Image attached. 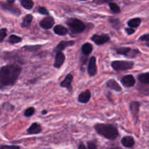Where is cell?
Instances as JSON below:
<instances>
[{
    "label": "cell",
    "mask_w": 149,
    "mask_h": 149,
    "mask_svg": "<svg viewBox=\"0 0 149 149\" xmlns=\"http://www.w3.org/2000/svg\"><path fill=\"white\" fill-rule=\"evenodd\" d=\"M121 143H122V146H123L124 147L127 148H133V146H135V143L133 137L130 136V135L123 137V138H122V140H121Z\"/></svg>",
    "instance_id": "cell-15"
},
{
    "label": "cell",
    "mask_w": 149,
    "mask_h": 149,
    "mask_svg": "<svg viewBox=\"0 0 149 149\" xmlns=\"http://www.w3.org/2000/svg\"><path fill=\"white\" fill-rule=\"evenodd\" d=\"M0 7L5 11L9 12L11 14L15 15H20V10L17 8V7L14 6L13 4H10V3H2L0 2Z\"/></svg>",
    "instance_id": "cell-6"
},
{
    "label": "cell",
    "mask_w": 149,
    "mask_h": 149,
    "mask_svg": "<svg viewBox=\"0 0 149 149\" xmlns=\"http://www.w3.org/2000/svg\"><path fill=\"white\" fill-rule=\"evenodd\" d=\"M42 131V126L39 124L34 122L32 124L29 129L27 130V133L29 135H37V134L41 133Z\"/></svg>",
    "instance_id": "cell-16"
},
{
    "label": "cell",
    "mask_w": 149,
    "mask_h": 149,
    "mask_svg": "<svg viewBox=\"0 0 149 149\" xmlns=\"http://www.w3.org/2000/svg\"><path fill=\"white\" fill-rule=\"evenodd\" d=\"M47 113V111H45V110H44V111H42V114H46V113Z\"/></svg>",
    "instance_id": "cell-40"
},
{
    "label": "cell",
    "mask_w": 149,
    "mask_h": 149,
    "mask_svg": "<svg viewBox=\"0 0 149 149\" xmlns=\"http://www.w3.org/2000/svg\"><path fill=\"white\" fill-rule=\"evenodd\" d=\"M91 39L97 45H102L110 41V36L107 34H94L91 37Z\"/></svg>",
    "instance_id": "cell-7"
},
{
    "label": "cell",
    "mask_w": 149,
    "mask_h": 149,
    "mask_svg": "<svg viewBox=\"0 0 149 149\" xmlns=\"http://www.w3.org/2000/svg\"><path fill=\"white\" fill-rule=\"evenodd\" d=\"M106 86L109 88L111 89V90H114L116 92H121L122 91V87L121 86L118 84L117 81L114 79H110L106 82Z\"/></svg>",
    "instance_id": "cell-18"
},
{
    "label": "cell",
    "mask_w": 149,
    "mask_h": 149,
    "mask_svg": "<svg viewBox=\"0 0 149 149\" xmlns=\"http://www.w3.org/2000/svg\"><path fill=\"white\" fill-rule=\"evenodd\" d=\"M79 1H87V0H79Z\"/></svg>",
    "instance_id": "cell-41"
},
{
    "label": "cell",
    "mask_w": 149,
    "mask_h": 149,
    "mask_svg": "<svg viewBox=\"0 0 149 149\" xmlns=\"http://www.w3.org/2000/svg\"><path fill=\"white\" fill-rule=\"evenodd\" d=\"M77 149H87V148H86V146H85V145L84 144V143L81 142L79 143V146H78V148Z\"/></svg>",
    "instance_id": "cell-37"
},
{
    "label": "cell",
    "mask_w": 149,
    "mask_h": 149,
    "mask_svg": "<svg viewBox=\"0 0 149 149\" xmlns=\"http://www.w3.org/2000/svg\"><path fill=\"white\" fill-rule=\"evenodd\" d=\"M65 57L63 52H56L55 58V63H54V67L56 68H60L65 62Z\"/></svg>",
    "instance_id": "cell-10"
},
{
    "label": "cell",
    "mask_w": 149,
    "mask_h": 149,
    "mask_svg": "<svg viewBox=\"0 0 149 149\" xmlns=\"http://www.w3.org/2000/svg\"><path fill=\"white\" fill-rule=\"evenodd\" d=\"M125 31L127 32L128 35H131V34H133L135 33V29H133V28H127V29H125Z\"/></svg>",
    "instance_id": "cell-36"
},
{
    "label": "cell",
    "mask_w": 149,
    "mask_h": 149,
    "mask_svg": "<svg viewBox=\"0 0 149 149\" xmlns=\"http://www.w3.org/2000/svg\"><path fill=\"white\" fill-rule=\"evenodd\" d=\"M108 149H123V148H119V147H112V148H109Z\"/></svg>",
    "instance_id": "cell-39"
},
{
    "label": "cell",
    "mask_w": 149,
    "mask_h": 149,
    "mask_svg": "<svg viewBox=\"0 0 149 149\" xmlns=\"http://www.w3.org/2000/svg\"><path fill=\"white\" fill-rule=\"evenodd\" d=\"M141 19L139 17H136V18L131 19L128 21L127 24L130 28H138V26L141 25Z\"/></svg>",
    "instance_id": "cell-23"
},
{
    "label": "cell",
    "mask_w": 149,
    "mask_h": 149,
    "mask_svg": "<svg viewBox=\"0 0 149 149\" xmlns=\"http://www.w3.org/2000/svg\"><path fill=\"white\" fill-rule=\"evenodd\" d=\"M54 32L60 36H65L68 33V29L62 25H57L53 29Z\"/></svg>",
    "instance_id": "cell-19"
},
{
    "label": "cell",
    "mask_w": 149,
    "mask_h": 149,
    "mask_svg": "<svg viewBox=\"0 0 149 149\" xmlns=\"http://www.w3.org/2000/svg\"><path fill=\"white\" fill-rule=\"evenodd\" d=\"M54 23H55V20L53 17L49 15L42 19L39 23V25L44 29H50L54 26Z\"/></svg>",
    "instance_id": "cell-8"
},
{
    "label": "cell",
    "mask_w": 149,
    "mask_h": 149,
    "mask_svg": "<svg viewBox=\"0 0 149 149\" xmlns=\"http://www.w3.org/2000/svg\"><path fill=\"white\" fill-rule=\"evenodd\" d=\"M7 30L6 29H0V43L2 42L7 36Z\"/></svg>",
    "instance_id": "cell-30"
},
{
    "label": "cell",
    "mask_w": 149,
    "mask_h": 149,
    "mask_svg": "<svg viewBox=\"0 0 149 149\" xmlns=\"http://www.w3.org/2000/svg\"><path fill=\"white\" fill-rule=\"evenodd\" d=\"M109 23L111 24V26H113V29H119V26H121V23L118 19H110L109 20Z\"/></svg>",
    "instance_id": "cell-28"
},
{
    "label": "cell",
    "mask_w": 149,
    "mask_h": 149,
    "mask_svg": "<svg viewBox=\"0 0 149 149\" xmlns=\"http://www.w3.org/2000/svg\"><path fill=\"white\" fill-rule=\"evenodd\" d=\"M20 4L26 10H31L33 7V1L32 0H20Z\"/></svg>",
    "instance_id": "cell-24"
},
{
    "label": "cell",
    "mask_w": 149,
    "mask_h": 149,
    "mask_svg": "<svg viewBox=\"0 0 149 149\" xmlns=\"http://www.w3.org/2000/svg\"><path fill=\"white\" fill-rule=\"evenodd\" d=\"M111 1H113V0H94L93 2L97 4H104V3H109Z\"/></svg>",
    "instance_id": "cell-35"
},
{
    "label": "cell",
    "mask_w": 149,
    "mask_h": 149,
    "mask_svg": "<svg viewBox=\"0 0 149 149\" xmlns=\"http://www.w3.org/2000/svg\"><path fill=\"white\" fill-rule=\"evenodd\" d=\"M66 24L69 27L71 33L73 35L78 34L85 31L86 24L81 20L77 18H69L66 22Z\"/></svg>",
    "instance_id": "cell-3"
},
{
    "label": "cell",
    "mask_w": 149,
    "mask_h": 149,
    "mask_svg": "<svg viewBox=\"0 0 149 149\" xmlns=\"http://www.w3.org/2000/svg\"><path fill=\"white\" fill-rule=\"evenodd\" d=\"M138 80L141 81L142 84L148 85L149 84V73H145V74H141L138 76Z\"/></svg>",
    "instance_id": "cell-22"
},
{
    "label": "cell",
    "mask_w": 149,
    "mask_h": 149,
    "mask_svg": "<svg viewBox=\"0 0 149 149\" xmlns=\"http://www.w3.org/2000/svg\"><path fill=\"white\" fill-rule=\"evenodd\" d=\"M0 149H20V147L15 145H2L0 146Z\"/></svg>",
    "instance_id": "cell-31"
},
{
    "label": "cell",
    "mask_w": 149,
    "mask_h": 149,
    "mask_svg": "<svg viewBox=\"0 0 149 149\" xmlns=\"http://www.w3.org/2000/svg\"><path fill=\"white\" fill-rule=\"evenodd\" d=\"M32 20H33V16L31 14L26 15L23 18V22L21 23V27L22 28H29L31 26Z\"/></svg>",
    "instance_id": "cell-21"
},
{
    "label": "cell",
    "mask_w": 149,
    "mask_h": 149,
    "mask_svg": "<svg viewBox=\"0 0 149 149\" xmlns=\"http://www.w3.org/2000/svg\"><path fill=\"white\" fill-rule=\"evenodd\" d=\"M15 1V0H7V2L10 3V4H13Z\"/></svg>",
    "instance_id": "cell-38"
},
{
    "label": "cell",
    "mask_w": 149,
    "mask_h": 149,
    "mask_svg": "<svg viewBox=\"0 0 149 149\" xmlns=\"http://www.w3.org/2000/svg\"><path fill=\"white\" fill-rule=\"evenodd\" d=\"M140 40L144 41V42H146L147 45H148V42H149V34H148V33H146V34L141 36V37H140Z\"/></svg>",
    "instance_id": "cell-33"
},
{
    "label": "cell",
    "mask_w": 149,
    "mask_h": 149,
    "mask_svg": "<svg viewBox=\"0 0 149 149\" xmlns=\"http://www.w3.org/2000/svg\"><path fill=\"white\" fill-rule=\"evenodd\" d=\"M41 47H42V45H33V46H25L22 49L29 51V52H33V51H36Z\"/></svg>",
    "instance_id": "cell-27"
},
{
    "label": "cell",
    "mask_w": 149,
    "mask_h": 149,
    "mask_svg": "<svg viewBox=\"0 0 149 149\" xmlns=\"http://www.w3.org/2000/svg\"><path fill=\"white\" fill-rule=\"evenodd\" d=\"M121 82L125 87H132L135 84V79L133 76L129 74L122 77Z\"/></svg>",
    "instance_id": "cell-11"
},
{
    "label": "cell",
    "mask_w": 149,
    "mask_h": 149,
    "mask_svg": "<svg viewBox=\"0 0 149 149\" xmlns=\"http://www.w3.org/2000/svg\"><path fill=\"white\" fill-rule=\"evenodd\" d=\"M22 68L17 64H9L0 68V88L13 86L18 79Z\"/></svg>",
    "instance_id": "cell-1"
},
{
    "label": "cell",
    "mask_w": 149,
    "mask_h": 149,
    "mask_svg": "<svg viewBox=\"0 0 149 149\" xmlns=\"http://www.w3.org/2000/svg\"><path fill=\"white\" fill-rule=\"evenodd\" d=\"M93 45L90 43H84V45L81 47V51H82V53L85 55H89L92 52H93Z\"/></svg>",
    "instance_id": "cell-20"
},
{
    "label": "cell",
    "mask_w": 149,
    "mask_h": 149,
    "mask_svg": "<svg viewBox=\"0 0 149 149\" xmlns=\"http://www.w3.org/2000/svg\"><path fill=\"white\" fill-rule=\"evenodd\" d=\"M45 149H52V148H45Z\"/></svg>",
    "instance_id": "cell-42"
},
{
    "label": "cell",
    "mask_w": 149,
    "mask_h": 149,
    "mask_svg": "<svg viewBox=\"0 0 149 149\" xmlns=\"http://www.w3.org/2000/svg\"><path fill=\"white\" fill-rule=\"evenodd\" d=\"M8 42H10L11 45H14V44L19 43V42H22V38L20 36H17L15 34L10 35V37H9Z\"/></svg>",
    "instance_id": "cell-25"
},
{
    "label": "cell",
    "mask_w": 149,
    "mask_h": 149,
    "mask_svg": "<svg viewBox=\"0 0 149 149\" xmlns=\"http://www.w3.org/2000/svg\"><path fill=\"white\" fill-rule=\"evenodd\" d=\"M94 129L98 135L110 141H114L119 137V131L115 126L108 124H96Z\"/></svg>",
    "instance_id": "cell-2"
},
{
    "label": "cell",
    "mask_w": 149,
    "mask_h": 149,
    "mask_svg": "<svg viewBox=\"0 0 149 149\" xmlns=\"http://www.w3.org/2000/svg\"><path fill=\"white\" fill-rule=\"evenodd\" d=\"M140 106H141V104H140L139 102L137 101H133L130 103V111L132 113V116L135 119V123H137L138 120V113H139L140 111Z\"/></svg>",
    "instance_id": "cell-9"
},
{
    "label": "cell",
    "mask_w": 149,
    "mask_h": 149,
    "mask_svg": "<svg viewBox=\"0 0 149 149\" xmlns=\"http://www.w3.org/2000/svg\"><path fill=\"white\" fill-rule=\"evenodd\" d=\"M87 148H88V149H97L96 144L95 143L92 142V141L91 142L89 141V142L87 143Z\"/></svg>",
    "instance_id": "cell-34"
},
{
    "label": "cell",
    "mask_w": 149,
    "mask_h": 149,
    "mask_svg": "<svg viewBox=\"0 0 149 149\" xmlns=\"http://www.w3.org/2000/svg\"><path fill=\"white\" fill-rule=\"evenodd\" d=\"M111 67L116 71H127L133 68L134 63L132 61H115L111 63Z\"/></svg>",
    "instance_id": "cell-4"
},
{
    "label": "cell",
    "mask_w": 149,
    "mask_h": 149,
    "mask_svg": "<svg viewBox=\"0 0 149 149\" xmlns=\"http://www.w3.org/2000/svg\"><path fill=\"white\" fill-rule=\"evenodd\" d=\"M38 12H39L40 14L42 15H49V12H48V10H47L45 7H40L39 8V10H38Z\"/></svg>",
    "instance_id": "cell-32"
},
{
    "label": "cell",
    "mask_w": 149,
    "mask_h": 149,
    "mask_svg": "<svg viewBox=\"0 0 149 149\" xmlns=\"http://www.w3.org/2000/svg\"><path fill=\"white\" fill-rule=\"evenodd\" d=\"M87 71L90 77H94L97 73V66H96V58L95 57H91L90 62L88 64Z\"/></svg>",
    "instance_id": "cell-12"
},
{
    "label": "cell",
    "mask_w": 149,
    "mask_h": 149,
    "mask_svg": "<svg viewBox=\"0 0 149 149\" xmlns=\"http://www.w3.org/2000/svg\"><path fill=\"white\" fill-rule=\"evenodd\" d=\"M90 97H91V93L90 90H87L79 95L78 101L81 103H87L90 101Z\"/></svg>",
    "instance_id": "cell-17"
},
{
    "label": "cell",
    "mask_w": 149,
    "mask_h": 149,
    "mask_svg": "<svg viewBox=\"0 0 149 149\" xmlns=\"http://www.w3.org/2000/svg\"><path fill=\"white\" fill-rule=\"evenodd\" d=\"M72 81H73V75L69 74L65 77L64 80L61 81V87L63 88H66L70 92L72 91Z\"/></svg>",
    "instance_id": "cell-14"
},
{
    "label": "cell",
    "mask_w": 149,
    "mask_h": 149,
    "mask_svg": "<svg viewBox=\"0 0 149 149\" xmlns=\"http://www.w3.org/2000/svg\"><path fill=\"white\" fill-rule=\"evenodd\" d=\"M35 113V109L33 107H29L25 111L24 115L26 117H31L33 115V113Z\"/></svg>",
    "instance_id": "cell-29"
},
{
    "label": "cell",
    "mask_w": 149,
    "mask_h": 149,
    "mask_svg": "<svg viewBox=\"0 0 149 149\" xmlns=\"http://www.w3.org/2000/svg\"><path fill=\"white\" fill-rule=\"evenodd\" d=\"M109 7H110V9L112 11V13H113L114 14H118V13H119L121 12L120 7L116 3L111 1V2H109Z\"/></svg>",
    "instance_id": "cell-26"
},
{
    "label": "cell",
    "mask_w": 149,
    "mask_h": 149,
    "mask_svg": "<svg viewBox=\"0 0 149 149\" xmlns=\"http://www.w3.org/2000/svg\"><path fill=\"white\" fill-rule=\"evenodd\" d=\"M74 44H75L74 41H61V42L57 45L56 47L54 49L53 52H62V51L64 50L65 48L68 47L73 46Z\"/></svg>",
    "instance_id": "cell-13"
},
{
    "label": "cell",
    "mask_w": 149,
    "mask_h": 149,
    "mask_svg": "<svg viewBox=\"0 0 149 149\" xmlns=\"http://www.w3.org/2000/svg\"><path fill=\"white\" fill-rule=\"evenodd\" d=\"M116 51L119 55L128 56L129 58H135L138 54L140 53L138 49H132L131 48L125 47H122L117 48L116 49Z\"/></svg>",
    "instance_id": "cell-5"
}]
</instances>
